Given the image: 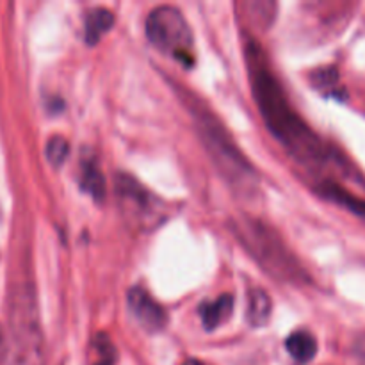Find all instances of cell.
Wrapping results in <instances>:
<instances>
[{
  "instance_id": "cell-1",
  "label": "cell",
  "mask_w": 365,
  "mask_h": 365,
  "mask_svg": "<svg viewBox=\"0 0 365 365\" xmlns=\"http://www.w3.org/2000/svg\"><path fill=\"white\" fill-rule=\"evenodd\" d=\"M246 64L250 82L260 116L267 130L285 146L296 160L307 168H319L328 163V150L316 132L292 109L280 81L271 70L266 52L257 41L246 43Z\"/></svg>"
},
{
  "instance_id": "cell-2",
  "label": "cell",
  "mask_w": 365,
  "mask_h": 365,
  "mask_svg": "<svg viewBox=\"0 0 365 365\" xmlns=\"http://www.w3.org/2000/svg\"><path fill=\"white\" fill-rule=\"evenodd\" d=\"M187 103L200 139L225 180L239 195H253L259 185L257 170L242 155L225 125L198 98H187Z\"/></svg>"
},
{
  "instance_id": "cell-3",
  "label": "cell",
  "mask_w": 365,
  "mask_h": 365,
  "mask_svg": "<svg viewBox=\"0 0 365 365\" xmlns=\"http://www.w3.org/2000/svg\"><path fill=\"white\" fill-rule=\"evenodd\" d=\"M2 365H43L38 303L29 285L18 287L11 299L9 341L4 346Z\"/></svg>"
},
{
  "instance_id": "cell-4",
  "label": "cell",
  "mask_w": 365,
  "mask_h": 365,
  "mask_svg": "<svg viewBox=\"0 0 365 365\" xmlns=\"http://www.w3.org/2000/svg\"><path fill=\"white\" fill-rule=\"evenodd\" d=\"M234 232L237 234L239 241H242V245L252 253L253 259L259 260L267 273L292 284H299L307 278L305 269L299 266L298 259L285 246L280 235L262 221L252 217L239 220L234 225Z\"/></svg>"
},
{
  "instance_id": "cell-5",
  "label": "cell",
  "mask_w": 365,
  "mask_h": 365,
  "mask_svg": "<svg viewBox=\"0 0 365 365\" xmlns=\"http://www.w3.org/2000/svg\"><path fill=\"white\" fill-rule=\"evenodd\" d=\"M114 195L125 223L134 230L153 232L170 217V205L132 175H116Z\"/></svg>"
},
{
  "instance_id": "cell-6",
  "label": "cell",
  "mask_w": 365,
  "mask_h": 365,
  "mask_svg": "<svg viewBox=\"0 0 365 365\" xmlns=\"http://www.w3.org/2000/svg\"><path fill=\"white\" fill-rule=\"evenodd\" d=\"M146 38L155 48L184 66L195 64V36L180 9L159 6L146 18Z\"/></svg>"
},
{
  "instance_id": "cell-7",
  "label": "cell",
  "mask_w": 365,
  "mask_h": 365,
  "mask_svg": "<svg viewBox=\"0 0 365 365\" xmlns=\"http://www.w3.org/2000/svg\"><path fill=\"white\" fill-rule=\"evenodd\" d=\"M127 305L143 330L150 331V334L164 330L168 323L166 310L152 298L146 289L132 287L127 294Z\"/></svg>"
},
{
  "instance_id": "cell-8",
  "label": "cell",
  "mask_w": 365,
  "mask_h": 365,
  "mask_svg": "<svg viewBox=\"0 0 365 365\" xmlns=\"http://www.w3.org/2000/svg\"><path fill=\"white\" fill-rule=\"evenodd\" d=\"M78 178L82 191L88 192L95 202L102 203L107 196V182L95 155H82L78 164Z\"/></svg>"
},
{
  "instance_id": "cell-9",
  "label": "cell",
  "mask_w": 365,
  "mask_h": 365,
  "mask_svg": "<svg viewBox=\"0 0 365 365\" xmlns=\"http://www.w3.org/2000/svg\"><path fill=\"white\" fill-rule=\"evenodd\" d=\"M234 312V296L221 294L214 302H207L200 307V317L207 330H216L225 321L230 319Z\"/></svg>"
},
{
  "instance_id": "cell-10",
  "label": "cell",
  "mask_w": 365,
  "mask_h": 365,
  "mask_svg": "<svg viewBox=\"0 0 365 365\" xmlns=\"http://www.w3.org/2000/svg\"><path fill=\"white\" fill-rule=\"evenodd\" d=\"M114 20H116V18H114V13L113 11L106 9V7H95V9L89 11V13L86 14V43L91 46L96 45V43L113 29Z\"/></svg>"
},
{
  "instance_id": "cell-11",
  "label": "cell",
  "mask_w": 365,
  "mask_h": 365,
  "mask_svg": "<svg viewBox=\"0 0 365 365\" xmlns=\"http://www.w3.org/2000/svg\"><path fill=\"white\" fill-rule=\"evenodd\" d=\"M285 349L294 359V362L302 365L309 364L310 360H314L317 353L316 337L310 331L298 330L289 335L287 341H285Z\"/></svg>"
},
{
  "instance_id": "cell-12",
  "label": "cell",
  "mask_w": 365,
  "mask_h": 365,
  "mask_svg": "<svg viewBox=\"0 0 365 365\" xmlns=\"http://www.w3.org/2000/svg\"><path fill=\"white\" fill-rule=\"evenodd\" d=\"M248 323L253 328H262L271 317V298L260 287L250 289L248 292Z\"/></svg>"
},
{
  "instance_id": "cell-13",
  "label": "cell",
  "mask_w": 365,
  "mask_h": 365,
  "mask_svg": "<svg viewBox=\"0 0 365 365\" xmlns=\"http://www.w3.org/2000/svg\"><path fill=\"white\" fill-rule=\"evenodd\" d=\"M118 351L109 335L98 334L89 348V365H116Z\"/></svg>"
},
{
  "instance_id": "cell-14",
  "label": "cell",
  "mask_w": 365,
  "mask_h": 365,
  "mask_svg": "<svg viewBox=\"0 0 365 365\" xmlns=\"http://www.w3.org/2000/svg\"><path fill=\"white\" fill-rule=\"evenodd\" d=\"M321 192H323L324 196H328V198L335 200V202L342 203L344 207H348V209H351L353 212H359L365 216V202H362L360 198H355V196L349 195L348 191H344V189L341 187V185L334 184V182H327V184H323V189H321Z\"/></svg>"
},
{
  "instance_id": "cell-15",
  "label": "cell",
  "mask_w": 365,
  "mask_h": 365,
  "mask_svg": "<svg viewBox=\"0 0 365 365\" xmlns=\"http://www.w3.org/2000/svg\"><path fill=\"white\" fill-rule=\"evenodd\" d=\"M46 159L52 164L53 168L63 166L64 160L68 159V153H70V143L63 135H52L46 143Z\"/></svg>"
},
{
  "instance_id": "cell-16",
  "label": "cell",
  "mask_w": 365,
  "mask_h": 365,
  "mask_svg": "<svg viewBox=\"0 0 365 365\" xmlns=\"http://www.w3.org/2000/svg\"><path fill=\"white\" fill-rule=\"evenodd\" d=\"M185 365H203L202 362H196V360H189V362H185Z\"/></svg>"
}]
</instances>
